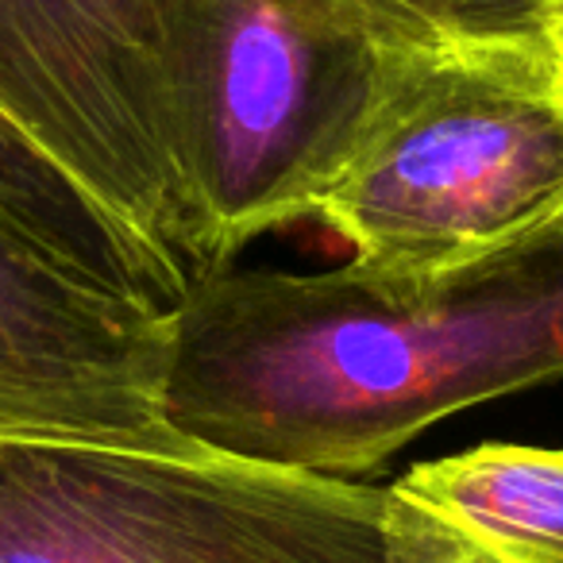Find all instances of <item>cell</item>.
I'll list each match as a JSON object with an SVG mask.
<instances>
[{
  "label": "cell",
  "mask_w": 563,
  "mask_h": 563,
  "mask_svg": "<svg viewBox=\"0 0 563 563\" xmlns=\"http://www.w3.org/2000/svg\"><path fill=\"white\" fill-rule=\"evenodd\" d=\"M563 378V240L429 290L352 266L220 271L178 309L166 421L235 460L355 478L417 432Z\"/></svg>",
  "instance_id": "1"
},
{
  "label": "cell",
  "mask_w": 563,
  "mask_h": 563,
  "mask_svg": "<svg viewBox=\"0 0 563 563\" xmlns=\"http://www.w3.org/2000/svg\"><path fill=\"white\" fill-rule=\"evenodd\" d=\"M178 9L181 0H0V112L181 263L170 147Z\"/></svg>",
  "instance_id": "5"
},
{
  "label": "cell",
  "mask_w": 563,
  "mask_h": 563,
  "mask_svg": "<svg viewBox=\"0 0 563 563\" xmlns=\"http://www.w3.org/2000/svg\"><path fill=\"white\" fill-rule=\"evenodd\" d=\"M174 329L0 228V437L197 452L163 406Z\"/></svg>",
  "instance_id": "6"
},
{
  "label": "cell",
  "mask_w": 563,
  "mask_h": 563,
  "mask_svg": "<svg viewBox=\"0 0 563 563\" xmlns=\"http://www.w3.org/2000/svg\"><path fill=\"white\" fill-rule=\"evenodd\" d=\"M0 228L78 271L81 278L128 298L155 301L166 313H178L194 290L189 271L178 258L124 224L101 197L89 194L47 151L35 147L4 112H0Z\"/></svg>",
  "instance_id": "7"
},
{
  "label": "cell",
  "mask_w": 563,
  "mask_h": 563,
  "mask_svg": "<svg viewBox=\"0 0 563 563\" xmlns=\"http://www.w3.org/2000/svg\"><path fill=\"white\" fill-rule=\"evenodd\" d=\"M0 563H394L390 486L0 437Z\"/></svg>",
  "instance_id": "4"
},
{
  "label": "cell",
  "mask_w": 563,
  "mask_h": 563,
  "mask_svg": "<svg viewBox=\"0 0 563 563\" xmlns=\"http://www.w3.org/2000/svg\"><path fill=\"white\" fill-rule=\"evenodd\" d=\"M390 529H394V563H501L490 552L444 532L437 521L417 514L413 506L390 490Z\"/></svg>",
  "instance_id": "10"
},
{
  "label": "cell",
  "mask_w": 563,
  "mask_h": 563,
  "mask_svg": "<svg viewBox=\"0 0 563 563\" xmlns=\"http://www.w3.org/2000/svg\"><path fill=\"white\" fill-rule=\"evenodd\" d=\"M394 43L406 40L367 0H181L170 147L189 278L313 217Z\"/></svg>",
  "instance_id": "3"
},
{
  "label": "cell",
  "mask_w": 563,
  "mask_h": 563,
  "mask_svg": "<svg viewBox=\"0 0 563 563\" xmlns=\"http://www.w3.org/2000/svg\"><path fill=\"white\" fill-rule=\"evenodd\" d=\"M390 490L501 563H563V448L478 444L417 463Z\"/></svg>",
  "instance_id": "8"
},
{
  "label": "cell",
  "mask_w": 563,
  "mask_h": 563,
  "mask_svg": "<svg viewBox=\"0 0 563 563\" xmlns=\"http://www.w3.org/2000/svg\"><path fill=\"white\" fill-rule=\"evenodd\" d=\"M540 35H544L548 58H552L555 89L563 97V0H548L544 12H540Z\"/></svg>",
  "instance_id": "11"
},
{
  "label": "cell",
  "mask_w": 563,
  "mask_h": 563,
  "mask_svg": "<svg viewBox=\"0 0 563 563\" xmlns=\"http://www.w3.org/2000/svg\"><path fill=\"white\" fill-rule=\"evenodd\" d=\"M401 35H537L548 0H367Z\"/></svg>",
  "instance_id": "9"
},
{
  "label": "cell",
  "mask_w": 563,
  "mask_h": 563,
  "mask_svg": "<svg viewBox=\"0 0 563 563\" xmlns=\"http://www.w3.org/2000/svg\"><path fill=\"white\" fill-rule=\"evenodd\" d=\"M352 271L429 290L563 240V97L544 35L394 43L313 212Z\"/></svg>",
  "instance_id": "2"
}]
</instances>
